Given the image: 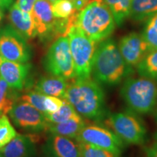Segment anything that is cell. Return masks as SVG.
Masks as SVG:
<instances>
[{
  "label": "cell",
  "instance_id": "4",
  "mask_svg": "<svg viewBox=\"0 0 157 157\" xmlns=\"http://www.w3.org/2000/svg\"><path fill=\"white\" fill-rule=\"evenodd\" d=\"M121 95L127 105L140 114L151 112L157 104V84L150 78H127L124 82Z\"/></svg>",
  "mask_w": 157,
  "mask_h": 157
},
{
  "label": "cell",
  "instance_id": "38",
  "mask_svg": "<svg viewBox=\"0 0 157 157\" xmlns=\"http://www.w3.org/2000/svg\"><path fill=\"white\" fill-rule=\"evenodd\" d=\"M0 157H3L2 156V154H0Z\"/></svg>",
  "mask_w": 157,
  "mask_h": 157
},
{
  "label": "cell",
  "instance_id": "5",
  "mask_svg": "<svg viewBox=\"0 0 157 157\" xmlns=\"http://www.w3.org/2000/svg\"><path fill=\"white\" fill-rule=\"evenodd\" d=\"M67 36L69 40L76 77H90L97 42L89 38L78 28L77 24L74 25L70 29Z\"/></svg>",
  "mask_w": 157,
  "mask_h": 157
},
{
  "label": "cell",
  "instance_id": "27",
  "mask_svg": "<svg viewBox=\"0 0 157 157\" xmlns=\"http://www.w3.org/2000/svg\"><path fill=\"white\" fill-rule=\"evenodd\" d=\"M45 98H46V95L34 90V91H29L28 93H25L24 95H22L20 97L19 100L21 101L26 102V103H29L32 106H34L35 109H36L38 111L44 114Z\"/></svg>",
  "mask_w": 157,
  "mask_h": 157
},
{
  "label": "cell",
  "instance_id": "16",
  "mask_svg": "<svg viewBox=\"0 0 157 157\" xmlns=\"http://www.w3.org/2000/svg\"><path fill=\"white\" fill-rule=\"evenodd\" d=\"M68 86L67 80L56 76L41 77L34 85V90L44 95L62 98Z\"/></svg>",
  "mask_w": 157,
  "mask_h": 157
},
{
  "label": "cell",
  "instance_id": "22",
  "mask_svg": "<svg viewBox=\"0 0 157 157\" xmlns=\"http://www.w3.org/2000/svg\"><path fill=\"white\" fill-rule=\"evenodd\" d=\"M65 101V100H64ZM78 113L69 103L65 101L63 105L60 109L52 113H45L44 117L47 121L50 123H60L71 119Z\"/></svg>",
  "mask_w": 157,
  "mask_h": 157
},
{
  "label": "cell",
  "instance_id": "9",
  "mask_svg": "<svg viewBox=\"0 0 157 157\" xmlns=\"http://www.w3.org/2000/svg\"><path fill=\"white\" fill-rule=\"evenodd\" d=\"M8 114L15 126L23 130L36 133L48 129L50 123L44 113L26 102L15 103Z\"/></svg>",
  "mask_w": 157,
  "mask_h": 157
},
{
  "label": "cell",
  "instance_id": "18",
  "mask_svg": "<svg viewBox=\"0 0 157 157\" xmlns=\"http://www.w3.org/2000/svg\"><path fill=\"white\" fill-rule=\"evenodd\" d=\"M157 13V0H132L129 16L137 21L149 19Z\"/></svg>",
  "mask_w": 157,
  "mask_h": 157
},
{
  "label": "cell",
  "instance_id": "24",
  "mask_svg": "<svg viewBox=\"0 0 157 157\" xmlns=\"http://www.w3.org/2000/svg\"><path fill=\"white\" fill-rule=\"evenodd\" d=\"M142 36L150 51L157 50V13L148 19Z\"/></svg>",
  "mask_w": 157,
  "mask_h": 157
},
{
  "label": "cell",
  "instance_id": "37",
  "mask_svg": "<svg viewBox=\"0 0 157 157\" xmlns=\"http://www.w3.org/2000/svg\"><path fill=\"white\" fill-rule=\"evenodd\" d=\"M44 157H52V156H47V155H44Z\"/></svg>",
  "mask_w": 157,
  "mask_h": 157
},
{
  "label": "cell",
  "instance_id": "17",
  "mask_svg": "<svg viewBox=\"0 0 157 157\" xmlns=\"http://www.w3.org/2000/svg\"><path fill=\"white\" fill-rule=\"evenodd\" d=\"M85 126L84 119L78 114L63 122L50 123L48 131L51 134L58 135L76 140L82 129Z\"/></svg>",
  "mask_w": 157,
  "mask_h": 157
},
{
  "label": "cell",
  "instance_id": "2",
  "mask_svg": "<svg viewBox=\"0 0 157 157\" xmlns=\"http://www.w3.org/2000/svg\"><path fill=\"white\" fill-rule=\"evenodd\" d=\"M132 73L124 60L119 47L112 39L102 41L96 49L91 74L99 84L117 85Z\"/></svg>",
  "mask_w": 157,
  "mask_h": 157
},
{
  "label": "cell",
  "instance_id": "30",
  "mask_svg": "<svg viewBox=\"0 0 157 157\" xmlns=\"http://www.w3.org/2000/svg\"><path fill=\"white\" fill-rule=\"evenodd\" d=\"M146 157H157V141L154 140L151 144L143 148Z\"/></svg>",
  "mask_w": 157,
  "mask_h": 157
},
{
  "label": "cell",
  "instance_id": "11",
  "mask_svg": "<svg viewBox=\"0 0 157 157\" xmlns=\"http://www.w3.org/2000/svg\"><path fill=\"white\" fill-rule=\"evenodd\" d=\"M118 47L124 60L131 67L137 66L150 52L142 34L135 32L121 38Z\"/></svg>",
  "mask_w": 157,
  "mask_h": 157
},
{
  "label": "cell",
  "instance_id": "19",
  "mask_svg": "<svg viewBox=\"0 0 157 157\" xmlns=\"http://www.w3.org/2000/svg\"><path fill=\"white\" fill-rule=\"evenodd\" d=\"M20 97L17 90L9 86L0 76V113H8Z\"/></svg>",
  "mask_w": 157,
  "mask_h": 157
},
{
  "label": "cell",
  "instance_id": "39",
  "mask_svg": "<svg viewBox=\"0 0 157 157\" xmlns=\"http://www.w3.org/2000/svg\"><path fill=\"white\" fill-rule=\"evenodd\" d=\"M0 115H2V114H1V113H0Z\"/></svg>",
  "mask_w": 157,
  "mask_h": 157
},
{
  "label": "cell",
  "instance_id": "21",
  "mask_svg": "<svg viewBox=\"0 0 157 157\" xmlns=\"http://www.w3.org/2000/svg\"><path fill=\"white\" fill-rule=\"evenodd\" d=\"M136 67L140 76L157 82V50L150 51Z\"/></svg>",
  "mask_w": 157,
  "mask_h": 157
},
{
  "label": "cell",
  "instance_id": "36",
  "mask_svg": "<svg viewBox=\"0 0 157 157\" xmlns=\"http://www.w3.org/2000/svg\"><path fill=\"white\" fill-rule=\"evenodd\" d=\"M49 1H50V2H52V3H54V2H56V0H49Z\"/></svg>",
  "mask_w": 157,
  "mask_h": 157
},
{
  "label": "cell",
  "instance_id": "23",
  "mask_svg": "<svg viewBox=\"0 0 157 157\" xmlns=\"http://www.w3.org/2000/svg\"><path fill=\"white\" fill-rule=\"evenodd\" d=\"M52 12L59 19H68L79 13L70 0H56L52 5Z\"/></svg>",
  "mask_w": 157,
  "mask_h": 157
},
{
  "label": "cell",
  "instance_id": "10",
  "mask_svg": "<svg viewBox=\"0 0 157 157\" xmlns=\"http://www.w3.org/2000/svg\"><path fill=\"white\" fill-rule=\"evenodd\" d=\"M76 140L105 149L119 156H120L124 148V142L112 130L98 125L84 127Z\"/></svg>",
  "mask_w": 157,
  "mask_h": 157
},
{
  "label": "cell",
  "instance_id": "6",
  "mask_svg": "<svg viewBox=\"0 0 157 157\" xmlns=\"http://www.w3.org/2000/svg\"><path fill=\"white\" fill-rule=\"evenodd\" d=\"M44 68L51 75L68 80L76 77L68 36L57 38L44 59Z\"/></svg>",
  "mask_w": 157,
  "mask_h": 157
},
{
  "label": "cell",
  "instance_id": "12",
  "mask_svg": "<svg viewBox=\"0 0 157 157\" xmlns=\"http://www.w3.org/2000/svg\"><path fill=\"white\" fill-rule=\"evenodd\" d=\"M31 68V64L10 61L0 56V76L15 90L25 87Z\"/></svg>",
  "mask_w": 157,
  "mask_h": 157
},
{
  "label": "cell",
  "instance_id": "26",
  "mask_svg": "<svg viewBox=\"0 0 157 157\" xmlns=\"http://www.w3.org/2000/svg\"><path fill=\"white\" fill-rule=\"evenodd\" d=\"M77 142L79 146L82 157H119V155L109 151L98 148L82 141Z\"/></svg>",
  "mask_w": 157,
  "mask_h": 157
},
{
  "label": "cell",
  "instance_id": "29",
  "mask_svg": "<svg viewBox=\"0 0 157 157\" xmlns=\"http://www.w3.org/2000/svg\"><path fill=\"white\" fill-rule=\"evenodd\" d=\"M37 0H16L15 4L18 6L19 8L26 13H31L33 7Z\"/></svg>",
  "mask_w": 157,
  "mask_h": 157
},
{
  "label": "cell",
  "instance_id": "28",
  "mask_svg": "<svg viewBox=\"0 0 157 157\" xmlns=\"http://www.w3.org/2000/svg\"><path fill=\"white\" fill-rule=\"evenodd\" d=\"M65 101L62 98H59L55 96L46 95L44 100L45 113H55L63 105ZM44 113V114H45Z\"/></svg>",
  "mask_w": 157,
  "mask_h": 157
},
{
  "label": "cell",
  "instance_id": "31",
  "mask_svg": "<svg viewBox=\"0 0 157 157\" xmlns=\"http://www.w3.org/2000/svg\"><path fill=\"white\" fill-rule=\"evenodd\" d=\"M70 1L74 4L76 10L80 12L91 0H70Z\"/></svg>",
  "mask_w": 157,
  "mask_h": 157
},
{
  "label": "cell",
  "instance_id": "32",
  "mask_svg": "<svg viewBox=\"0 0 157 157\" xmlns=\"http://www.w3.org/2000/svg\"><path fill=\"white\" fill-rule=\"evenodd\" d=\"M13 0H0V9L5 10L10 7Z\"/></svg>",
  "mask_w": 157,
  "mask_h": 157
},
{
  "label": "cell",
  "instance_id": "1",
  "mask_svg": "<svg viewBox=\"0 0 157 157\" xmlns=\"http://www.w3.org/2000/svg\"><path fill=\"white\" fill-rule=\"evenodd\" d=\"M62 99L69 103L82 117L95 121H101L105 117V93L100 84L91 77H76L68 84Z\"/></svg>",
  "mask_w": 157,
  "mask_h": 157
},
{
  "label": "cell",
  "instance_id": "33",
  "mask_svg": "<svg viewBox=\"0 0 157 157\" xmlns=\"http://www.w3.org/2000/svg\"><path fill=\"white\" fill-rule=\"evenodd\" d=\"M4 17V13H3V10L0 9V21H1V20Z\"/></svg>",
  "mask_w": 157,
  "mask_h": 157
},
{
  "label": "cell",
  "instance_id": "15",
  "mask_svg": "<svg viewBox=\"0 0 157 157\" xmlns=\"http://www.w3.org/2000/svg\"><path fill=\"white\" fill-rule=\"evenodd\" d=\"M8 19L12 26L25 39H32L37 35L31 13L23 11L15 3L10 9Z\"/></svg>",
  "mask_w": 157,
  "mask_h": 157
},
{
  "label": "cell",
  "instance_id": "3",
  "mask_svg": "<svg viewBox=\"0 0 157 157\" xmlns=\"http://www.w3.org/2000/svg\"><path fill=\"white\" fill-rule=\"evenodd\" d=\"M76 24L95 42L106 39L116 25L111 11L103 0H91L78 13Z\"/></svg>",
  "mask_w": 157,
  "mask_h": 157
},
{
  "label": "cell",
  "instance_id": "20",
  "mask_svg": "<svg viewBox=\"0 0 157 157\" xmlns=\"http://www.w3.org/2000/svg\"><path fill=\"white\" fill-rule=\"evenodd\" d=\"M132 0H103L112 14L115 23L121 26L130 14Z\"/></svg>",
  "mask_w": 157,
  "mask_h": 157
},
{
  "label": "cell",
  "instance_id": "14",
  "mask_svg": "<svg viewBox=\"0 0 157 157\" xmlns=\"http://www.w3.org/2000/svg\"><path fill=\"white\" fill-rule=\"evenodd\" d=\"M36 137L17 134L7 146L0 149L3 157H36Z\"/></svg>",
  "mask_w": 157,
  "mask_h": 157
},
{
  "label": "cell",
  "instance_id": "7",
  "mask_svg": "<svg viewBox=\"0 0 157 157\" xmlns=\"http://www.w3.org/2000/svg\"><path fill=\"white\" fill-rule=\"evenodd\" d=\"M105 122L124 143L132 145L144 143L146 137V127L142 121L132 113H111Z\"/></svg>",
  "mask_w": 157,
  "mask_h": 157
},
{
  "label": "cell",
  "instance_id": "25",
  "mask_svg": "<svg viewBox=\"0 0 157 157\" xmlns=\"http://www.w3.org/2000/svg\"><path fill=\"white\" fill-rule=\"evenodd\" d=\"M16 135L9 118L5 114L0 115V149L7 146Z\"/></svg>",
  "mask_w": 157,
  "mask_h": 157
},
{
  "label": "cell",
  "instance_id": "35",
  "mask_svg": "<svg viewBox=\"0 0 157 157\" xmlns=\"http://www.w3.org/2000/svg\"><path fill=\"white\" fill-rule=\"evenodd\" d=\"M155 119H156V123H157V109H156V112H155Z\"/></svg>",
  "mask_w": 157,
  "mask_h": 157
},
{
  "label": "cell",
  "instance_id": "8",
  "mask_svg": "<svg viewBox=\"0 0 157 157\" xmlns=\"http://www.w3.org/2000/svg\"><path fill=\"white\" fill-rule=\"evenodd\" d=\"M0 56L10 61L25 63L31 57V48L22 35L13 26H5L0 31Z\"/></svg>",
  "mask_w": 157,
  "mask_h": 157
},
{
  "label": "cell",
  "instance_id": "34",
  "mask_svg": "<svg viewBox=\"0 0 157 157\" xmlns=\"http://www.w3.org/2000/svg\"><path fill=\"white\" fill-rule=\"evenodd\" d=\"M154 137L155 140H156V141H157V132L155 133L154 135Z\"/></svg>",
  "mask_w": 157,
  "mask_h": 157
},
{
  "label": "cell",
  "instance_id": "13",
  "mask_svg": "<svg viewBox=\"0 0 157 157\" xmlns=\"http://www.w3.org/2000/svg\"><path fill=\"white\" fill-rule=\"evenodd\" d=\"M43 151L44 155L52 157H82L77 141L51 133L43 146Z\"/></svg>",
  "mask_w": 157,
  "mask_h": 157
}]
</instances>
